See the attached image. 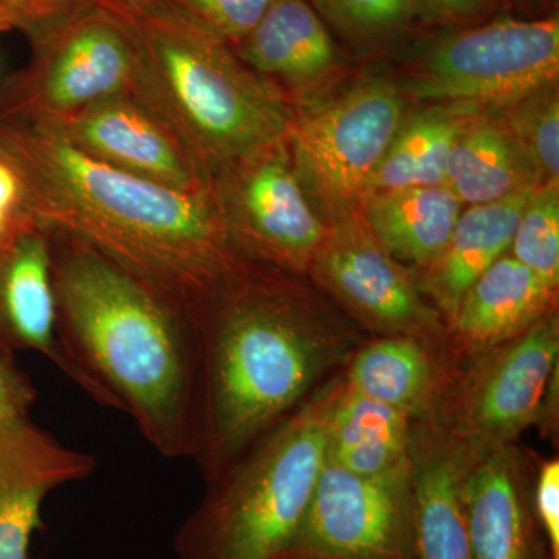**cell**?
Instances as JSON below:
<instances>
[{
    "label": "cell",
    "mask_w": 559,
    "mask_h": 559,
    "mask_svg": "<svg viewBox=\"0 0 559 559\" xmlns=\"http://www.w3.org/2000/svg\"><path fill=\"white\" fill-rule=\"evenodd\" d=\"M21 179V215L142 280L200 329L259 264L224 226L212 187L182 190L94 159L61 132L20 121L0 134Z\"/></svg>",
    "instance_id": "6da1fadb"
},
{
    "label": "cell",
    "mask_w": 559,
    "mask_h": 559,
    "mask_svg": "<svg viewBox=\"0 0 559 559\" xmlns=\"http://www.w3.org/2000/svg\"><path fill=\"white\" fill-rule=\"evenodd\" d=\"M119 14L138 55L132 94L146 103L210 180L288 135L293 110L226 39L167 0H103Z\"/></svg>",
    "instance_id": "277c9868"
},
{
    "label": "cell",
    "mask_w": 559,
    "mask_h": 559,
    "mask_svg": "<svg viewBox=\"0 0 559 559\" xmlns=\"http://www.w3.org/2000/svg\"><path fill=\"white\" fill-rule=\"evenodd\" d=\"M448 356L409 336L364 341L341 371L345 388L407 415L429 418L436 409Z\"/></svg>",
    "instance_id": "ffe728a7"
},
{
    "label": "cell",
    "mask_w": 559,
    "mask_h": 559,
    "mask_svg": "<svg viewBox=\"0 0 559 559\" xmlns=\"http://www.w3.org/2000/svg\"><path fill=\"white\" fill-rule=\"evenodd\" d=\"M340 381L341 371L209 481L176 536L179 559H274L285 549L326 462Z\"/></svg>",
    "instance_id": "5b68a950"
},
{
    "label": "cell",
    "mask_w": 559,
    "mask_h": 559,
    "mask_svg": "<svg viewBox=\"0 0 559 559\" xmlns=\"http://www.w3.org/2000/svg\"><path fill=\"white\" fill-rule=\"evenodd\" d=\"M340 31L378 38L406 27L417 16L412 0H308Z\"/></svg>",
    "instance_id": "83f0119b"
},
{
    "label": "cell",
    "mask_w": 559,
    "mask_h": 559,
    "mask_svg": "<svg viewBox=\"0 0 559 559\" xmlns=\"http://www.w3.org/2000/svg\"><path fill=\"white\" fill-rule=\"evenodd\" d=\"M412 428L407 415L352 392L341 377L330 409L326 460L356 476L409 479Z\"/></svg>",
    "instance_id": "44dd1931"
},
{
    "label": "cell",
    "mask_w": 559,
    "mask_h": 559,
    "mask_svg": "<svg viewBox=\"0 0 559 559\" xmlns=\"http://www.w3.org/2000/svg\"><path fill=\"white\" fill-rule=\"evenodd\" d=\"M167 2L190 20L235 46L259 24L274 0H167Z\"/></svg>",
    "instance_id": "f1b7e54d"
},
{
    "label": "cell",
    "mask_w": 559,
    "mask_h": 559,
    "mask_svg": "<svg viewBox=\"0 0 559 559\" xmlns=\"http://www.w3.org/2000/svg\"><path fill=\"white\" fill-rule=\"evenodd\" d=\"M535 460L514 443L471 466L463 484L471 559H551L533 510Z\"/></svg>",
    "instance_id": "2e32d148"
},
{
    "label": "cell",
    "mask_w": 559,
    "mask_h": 559,
    "mask_svg": "<svg viewBox=\"0 0 559 559\" xmlns=\"http://www.w3.org/2000/svg\"><path fill=\"white\" fill-rule=\"evenodd\" d=\"M308 274L377 336L415 337L448 356L447 322L360 216L331 224Z\"/></svg>",
    "instance_id": "8fae6325"
},
{
    "label": "cell",
    "mask_w": 559,
    "mask_h": 559,
    "mask_svg": "<svg viewBox=\"0 0 559 559\" xmlns=\"http://www.w3.org/2000/svg\"><path fill=\"white\" fill-rule=\"evenodd\" d=\"M557 293L506 253L469 286L448 320V356L468 358L513 340L557 310Z\"/></svg>",
    "instance_id": "ac0fdd59"
},
{
    "label": "cell",
    "mask_w": 559,
    "mask_h": 559,
    "mask_svg": "<svg viewBox=\"0 0 559 559\" xmlns=\"http://www.w3.org/2000/svg\"><path fill=\"white\" fill-rule=\"evenodd\" d=\"M274 559H417L411 477L370 479L326 460L299 528Z\"/></svg>",
    "instance_id": "7c38bea8"
},
{
    "label": "cell",
    "mask_w": 559,
    "mask_h": 559,
    "mask_svg": "<svg viewBox=\"0 0 559 559\" xmlns=\"http://www.w3.org/2000/svg\"><path fill=\"white\" fill-rule=\"evenodd\" d=\"M0 13L9 16L14 25H22L33 33L39 27L40 16L35 0H0Z\"/></svg>",
    "instance_id": "836d02e7"
},
{
    "label": "cell",
    "mask_w": 559,
    "mask_h": 559,
    "mask_svg": "<svg viewBox=\"0 0 559 559\" xmlns=\"http://www.w3.org/2000/svg\"><path fill=\"white\" fill-rule=\"evenodd\" d=\"M481 110L465 103H447L401 121L371 176L366 197L390 190L444 186L452 146Z\"/></svg>",
    "instance_id": "d4e9b609"
},
{
    "label": "cell",
    "mask_w": 559,
    "mask_h": 559,
    "mask_svg": "<svg viewBox=\"0 0 559 559\" xmlns=\"http://www.w3.org/2000/svg\"><path fill=\"white\" fill-rule=\"evenodd\" d=\"M62 341L167 459L197 447L200 336L186 316L97 250L50 234Z\"/></svg>",
    "instance_id": "3957f363"
},
{
    "label": "cell",
    "mask_w": 559,
    "mask_h": 559,
    "mask_svg": "<svg viewBox=\"0 0 559 559\" xmlns=\"http://www.w3.org/2000/svg\"><path fill=\"white\" fill-rule=\"evenodd\" d=\"M10 25H14V22L9 16H5V14L0 13V28L10 27Z\"/></svg>",
    "instance_id": "d590c367"
},
{
    "label": "cell",
    "mask_w": 559,
    "mask_h": 559,
    "mask_svg": "<svg viewBox=\"0 0 559 559\" xmlns=\"http://www.w3.org/2000/svg\"><path fill=\"white\" fill-rule=\"evenodd\" d=\"M462 205L447 186L414 187L369 194L359 216L393 259L423 270L447 246Z\"/></svg>",
    "instance_id": "603a6c76"
},
{
    "label": "cell",
    "mask_w": 559,
    "mask_h": 559,
    "mask_svg": "<svg viewBox=\"0 0 559 559\" xmlns=\"http://www.w3.org/2000/svg\"><path fill=\"white\" fill-rule=\"evenodd\" d=\"M533 510L549 547L550 558L559 559V459L535 460Z\"/></svg>",
    "instance_id": "f546056e"
},
{
    "label": "cell",
    "mask_w": 559,
    "mask_h": 559,
    "mask_svg": "<svg viewBox=\"0 0 559 559\" xmlns=\"http://www.w3.org/2000/svg\"><path fill=\"white\" fill-rule=\"evenodd\" d=\"M36 390L14 362L11 355L0 353V429L16 419L28 417Z\"/></svg>",
    "instance_id": "4dcf8cb0"
},
{
    "label": "cell",
    "mask_w": 559,
    "mask_h": 559,
    "mask_svg": "<svg viewBox=\"0 0 559 559\" xmlns=\"http://www.w3.org/2000/svg\"><path fill=\"white\" fill-rule=\"evenodd\" d=\"M21 349L44 356L92 400L114 409L108 393L62 341L50 234L22 215L0 249V353Z\"/></svg>",
    "instance_id": "4fadbf2b"
},
{
    "label": "cell",
    "mask_w": 559,
    "mask_h": 559,
    "mask_svg": "<svg viewBox=\"0 0 559 559\" xmlns=\"http://www.w3.org/2000/svg\"><path fill=\"white\" fill-rule=\"evenodd\" d=\"M234 47L248 68L271 83H314L340 60L336 44L308 0H274Z\"/></svg>",
    "instance_id": "7402d4cb"
},
{
    "label": "cell",
    "mask_w": 559,
    "mask_h": 559,
    "mask_svg": "<svg viewBox=\"0 0 559 559\" xmlns=\"http://www.w3.org/2000/svg\"><path fill=\"white\" fill-rule=\"evenodd\" d=\"M58 2H60L62 7H66V9H69V7L75 5L80 0H58Z\"/></svg>",
    "instance_id": "8d00e7d4"
},
{
    "label": "cell",
    "mask_w": 559,
    "mask_h": 559,
    "mask_svg": "<svg viewBox=\"0 0 559 559\" xmlns=\"http://www.w3.org/2000/svg\"><path fill=\"white\" fill-rule=\"evenodd\" d=\"M558 73V17H506L440 40L407 91L437 105L509 109L557 83Z\"/></svg>",
    "instance_id": "9c48e42d"
},
{
    "label": "cell",
    "mask_w": 559,
    "mask_h": 559,
    "mask_svg": "<svg viewBox=\"0 0 559 559\" xmlns=\"http://www.w3.org/2000/svg\"><path fill=\"white\" fill-rule=\"evenodd\" d=\"M557 371L559 318L554 310L513 340L468 358H450L436 409L426 419L484 457L538 425Z\"/></svg>",
    "instance_id": "8992f818"
},
{
    "label": "cell",
    "mask_w": 559,
    "mask_h": 559,
    "mask_svg": "<svg viewBox=\"0 0 559 559\" xmlns=\"http://www.w3.org/2000/svg\"><path fill=\"white\" fill-rule=\"evenodd\" d=\"M290 275L257 266L198 329L193 459L207 484L340 373L364 342Z\"/></svg>",
    "instance_id": "7a4b0ae2"
},
{
    "label": "cell",
    "mask_w": 559,
    "mask_h": 559,
    "mask_svg": "<svg viewBox=\"0 0 559 559\" xmlns=\"http://www.w3.org/2000/svg\"><path fill=\"white\" fill-rule=\"evenodd\" d=\"M533 190H522L488 204L469 205L460 213L440 255L419 270L417 286L444 322L457 310L469 286L509 253L522 209Z\"/></svg>",
    "instance_id": "d6986e66"
},
{
    "label": "cell",
    "mask_w": 559,
    "mask_h": 559,
    "mask_svg": "<svg viewBox=\"0 0 559 559\" xmlns=\"http://www.w3.org/2000/svg\"><path fill=\"white\" fill-rule=\"evenodd\" d=\"M212 194L246 259L286 274H308L329 227L294 171L286 139L224 168L212 179Z\"/></svg>",
    "instance_id": "30bf717a"
},
{
    "label": "cell",
    "mask_w": 559,
    "mask_h": 559,
    "mask_svg": "<svg viewBox=\"0 0 559 559\" xmlns=\"http://www.w3.org/2000/svg\"><path fill=\"white\" fill-rule=\"evenodd\" d=\"M444 186L466 205L488 204L540 187L507 121L484 112L452 146Z\"/></svg>",
    "instance_id": "cb8c5ba5"
},
{
    "label": "cell",
    "mask_w": 559,
    "mask_h": 559,
    "mask_svg": "<svg viewBox=\"0 0 559 559\" xmlns=\"http://www.w3.org/2000/svg\"><path fill=\"white\" fill-rule=\"evenodd\" d=\"M10 215L11 213L2 212V210H0V249H2V246L10 240L11 235L16 230L17 224H20L21 221V218L17 219L16 224L11 226Z\"/></svg>",
    "instance_id": "e575fe53"
},
{
    "label": "cell",
    "mask_w": 559,
    "mask_h": 559,
    "mask_svg": "<svg viewBox=\"0 0 559 559\" xmlns=\"http://www.w3.org/2000/svg\"><path fill=\"white\" fill-rule=\"evenodd\" d=\"M417 13L441 21H466L479 16L491 0H412Z\"/></svg>",
    "instance_id": "1f68e13d"
},
{
    "label": "cell",
    "mask_w": 559,
    "mask_h": 559,
    "mask_svg": "<svg viewBox=\"0 0 559 559\" xmlns=\"http://www.w3.org/2000/svg\"><path fill=\"white\" fill-rule=\"evenodd\" d=\"M47 128L94 159L139 178L182 190L212 187L175 132L134 94L117 95Z\"/></svg>",
    "instance_id": "5bb4252c"
},
{
    "label": "cell",
    "mask_w": 559,
    "mask_h": 559,
    "mask_svg": "<svg viewBox=\"0 0 559 559\" xmlns=\"http://www.w3.org/2000/svg\"><path fill=\"white\" fill-rule=\"evenodd\" d=\"M31 36L35 60L24 81L25 121L57 127L97 103L134 91V43L119 14L103 0H80Z\"/></svg>",
    "instance_id": "ba28073f"
},
{
    "label": "cell",
    "mask_w": 559,
    "mask_h": 559,
    "mask_svg": "<svg viewBox=\"0 0 559 559\" xmlns=\"http://www.w3.org/2000/svg\"><path fill=\"white\" fill-rule=\"evenodd\" d=\"M510 255L532 271L547 288L558 290V186H540L532 191L518 221Z\"/></svg>",
    "instance_id": "484cf974"
},
{
    "label": "cell",
    "mask_w": 559,
    "mask_h": 559,
    "mask_svg": "<svg viewBox=\"0 0 559 559\" xmlns=\"http://www.w3.org/2000/svg\"><path fill=\"white\" fill-rule=\"evenodd\" d=\"M399 91L381 79L360 81L331 100L293 114L286 145L308 198L331 219L353 215L401 124Z\"/></svg>",
    "instance_id": "52a82bcc"
},
{
    "label": "cell",
    "mask_w": 559,
    "mask_h": 559,
    "mask_svg": "<svg viewBox=\"0 0 559 559\" xmlns=\"http://www.w3.org/2000/svg\"><path fill=\"white\" fill-rule=\"evenodd\" d=\"M480 457L428 419L412 428V524L417 559H471L463 484Z\"/></svg>",
    "instance_id": "e0dca14e"
},
{
    "label": "cell",
    "mask_w": 559,
    "mask_h": 559,
    "mask_svg": "<svg viewBox=\"0 0 559 559\" xmlns=\"http://www.w3.org/2000/svg\"><path fill=\"white\" fill-rule=\"evenodd\" d=\"M21 179L9 160L0 157V210L11 213L14 207H20Z\"/></svg>",
    "instance_id": "d6a6232c"
},
{
    "label": "cell",
    "mask_w": 559,
    "mask_h": 559,
    "mask_svg": "<svg viewBox=\"0 0 559 559\" xmlns=\"http://www.w3.org/2000/svg\"><path fill=\"white\" fill-rule=\"evenodd\" d=\"M506 121L538 176L539 186H558L559 100L555 84L511 106Z\"/></svg>",
    "instance_id": "4316f807"
},
{
    "label": "cell",
    "mask_w": 559,
    "mask_h": 559,
    "mask_svg": "<svg viewBox=\"0 0 559 559\" xmlns=\"http://www.w3.org/2000/svg\"><path fill=\"white\" fill-rule=\"evenodd\" d=\"M97 462L66 447L28 417L0 429V559H31L44 500L92 476Z\"/></svg>",
    "instance_id": "9a60e30c"
}]
</instances>
